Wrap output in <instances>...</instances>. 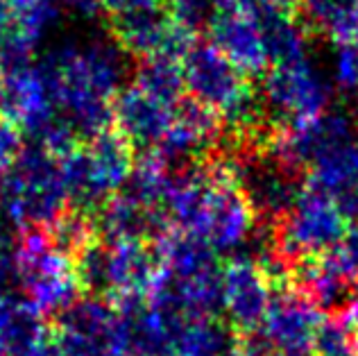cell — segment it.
Returning <instances> with one entry per match:
<instances>
[{"mask_svg":"<svg viewBox=\"0 0 358 356\" xmlns=\"http://www.w3.org/2000/svg\"><path fill=\"white\" fill-rule=\"evenodd\" d=\"M241 334L218 318L188 320L175 345V356H236Z\"/></svg>","mask_w":358,"mask_h":356,"instance_id":"14","label":"cell"},{"mask_svg":"<svg viewBox=\"0 0 358 356\" xmlns=\"http://www.w3.org/2000/svg\"><path fill=\"white\" fill-rule=\"evenodd\" d=\"M155 3H162V0H102V12L114 14V12H122V9L155 5Z\"/></svg>","mask_w":358,"mask_h":356,"instance_id":"22","label":"cell"},{"mask_svg":"<svg viewBox=\"0 0 358 356\" xmlns=\"http://www.w3.org/2000/svg\"><path fill=\"white\" fill-rule=\"evenodd\" d=\"M315 356H358V334L345 313L320 320L313 336Z\"/></svg>","mask_w":358,"mask_h":356,"instance_id":"18","label":"cell"},{"mask_svg":"<svg viewBox=\"0 0 358 356\" xmlns=\"http://www.w3.org/2000/svg\"><path fill=\"white\" fill-rule=\"evenodd\" d=\"M306 23L336 43L358 34V0H301Z\"/></svg>","mask_w":358,"mask_h":356,"instance_id":"16","label":"cell"},{"mask_svg":"<svg viewBox=\"0 0 358 356\" xmlns=\"http://www.w3.org/2000/svg\"><path fill=\"white\" fill-rule=\"evenodd\" d=\"M334 80L317 64L304 57L272 64L266 71L261 100L270 118L293 125L324 114L334 98Z\"/></svg>","mask_w":358,"mask_h":356,"instance_id":"3","label":"cell"},{"mask_svg":"<svg viewBox=\"0 0 358 356\" xmlns=\"http://www.w3.org/2000/svg\"><path fill=\"white\" fill-rule=\"evenodd\" d=\"M134 84L152 98L162 100L168 107H175L186 96L182 62L162 57V55H150V57L136 59Z\"/></svg>","mask_w":358,"mask_h":356,"instance_id":"15","label":"cell"},{"mask_svg":"<svg viewBox=\"0 0 358 356\" xmlns=\"http://www.w3.org/2000/svg\"><path fill=\"white\" fill-rule=\"evenodd\" d=\"M43 229L48 234L50 245L55 248V252H59V255L66 257L69 261L78 257L89 243L100 238L96 215L82 211V209H75L71 204L50 225H45Z\"/></svg>","mask_w":358,"mask_h":356,"instance_id":"17","label":"cell"},{"mask_svg":"<svg viewBox=\"0 0 358 356\" xmlns=\"http://www.w3.org/2000/svg\"><path fill=\"white\" fill-rule=\"evenodd\" d=\"M352 45H354V50H356V57H358V34L352 39Z\"/></svg>","mask_w":358,"mask_h":356,"instance_id":"25","label":"cell"},{"mask_svg":"<svg viewBox=\"0 0 358 356\" xmlns=\"http://www.w3.org/2000/svg\"><path fill=\"white\" fill-rule=\"evenodd\" d=\"M171 25L173 18L168 16L164 3L107 14V30L111 39L134 59L157 55Z\"/></svg>","mask_w":358,"mask_h":356,"instance_id":"10","label":"cell"},{"mask_svg":"<svg viewBox=\"0 0 358 356\" xmlns=\"http://www.w3.org/2000/svg\"><path fill=\"white\" fill-rule=\"evenodd\" d=\"M186 93L211 107L236 134H252L268 116L261 96L252 91L245 73L213 43L195 45L182 59Z\"/></svg>","mask_w":358,"mask_h":356,"instance_id":"1","label":"cell"},{"mask_svg":"<svg viewBox=\"0 0 358 356\" xmlns=\"http://www.w3.org/2000/svg\"><path fill=\"white\" fill-rule=\"evenodd\" d=\"M320 259H322L324 266L336 270L338 275L347 277L350 282H354L358 286V225L347 229L343 241L338 243L331 252H327V255H322Z\"/></svg>","mask_w":358,"mask_h":356,"instance_id":"20","label":"cell"},{"mask_svg":"<svg viewBox=\"0 0 358 356\" xmlns=\"http://www.w3.org/2000/svg\"><path fill=\"white\" fill-rule=\"evenodd\" d=\"M350 229V220L331 195L313 189H301L277 232V250L293 261L315 259L331 252Z\"/></svg>","mask_w":358,"mask_h":356,"instance_id":"2","label":"cell"},{"mask_svg":"<svg viewBox=\"0 0 358 356\" xmlns=\"http://www.w3.org/2000/svg\"><path fill=\"white\" fill-rule=\"evenodd\" d=\"M111 284L114 297L143 295L152 288L162 270L155 245L148 241H120L111 243ZM111 297V299H114Z\"/></svg>","mask_w":358,"mask_h":356,"instance_id":"11","label":"cell"},{"mask_svg":"<svg viewBox=\"0 0 358 356\" xmlns=\"http://www.w3.org/2000/svg\"><path fill=\"white\" fill-rule=\"evenodd\" d=\"M206 30L211 43L243 73H263L272 66L252 0H236L234 5L218 7Z\"/></svg>","mask_w":358,"mask_h":356,"instance_id":"5","label":"cell"},{"mask_svg":"<svg viewBox=\"0 0 358 356\" xmlns=\"http://www.w3.org/2000/svg\"><path fill=\"white\" fill-rule=\"evenodd\" d=\"M84 145L89 150L100 180L105 182L111 193H116L134 168L136 148L129 143V138L116 125L84 141Z\"/></svg>","mask_w":358,"mask_h":356,"instance_id":"13","label":"cell"},{"mask_svg":"<svg viewBox=\"0 0 358 356\" xmlns=\"http://www.w3.org/2000/svg\"><path fill=\"white\" fill-rule=\"evenodd\" d=\"M236 356H245V354H241V352H238V354H236Z\"/></svg>","mask_w":358,"mask_h":356,"instance_id":"27","label":"cell"},{"mask_svg":"<svg viewBox=\"0 0 358 356\" xmlns=\"http://www.w3.org/2000/svg\"><path fill=\"white\" fill-rule=\"evenodd\" d=\"M3 180H5V171L0 168V189H3Z\"/></svg>","mask_w":358,"mask_h":356,"instance_id":"26","label":"cell"},{"mask_svg":"<svg viewBox=\"0 0 358 356\" xmlns=\"http://www.w3.org/2000/svg\"><path fill=\"white\" fill-rule=\"evenodd\" d=\"M66 3L82 9L84 14H96L102 9V0H66Z\"/></svg>","mask_w":358,"mask_h":356,"instance_id":"23","label":"cell"},{"mask_svg":"<svg viewBox=\"0 0 358 356\" xmlns=\"http://www.w3.org/2000/svg\"><path fill=\"white\" fill-rule=\"evenodd\" d=\"M308 186L334 200L358 191V134L331 145L308 164Z\"/></svg>","mask_w":358,"mask_h":356,"instance_id":"12","label":"cell"},{"mask_svg":"<svg viewBox=\"0 0 358 356\" xmlns=\"http://www.w3.org/2000/svg\"><path fill=\"white\" fill-rule=\"evenodd\" d=\"M272 284L266 273L250 259H231L222 268L224 313L238 334L259 329L272 302Z\"/></svg>","mask_w":358,"mask_h":356,"instance_id":"8","label":"cell"},{"mask_svg":"<svg viewBox=\"0 0 358 356\" xmlns=\"http://www.w3.org/2000/svg\"><path fill=\"white\" fill-rule=\"evenodd\" d=\"M116 127L129 138V143L141 150H152L173 125V107L152 98L134 82L122 87L114 98Z\"/></svg>","mask_w":358,"mask_h":356,"instance_id":"9","label":"cell"},{"mask_svg":"<svg viewBox=\"0 0 358 356\" xmlns=\"http://www.w3.org/2000/svg\"><path fill=\"white\" fill-rule=\"evenodd\" d=\"M322 311L299 290L272 293V302L259 327L275 356H315L313 336Z\"/></svg>","mask_w":358,"mask_h":356,"instance_id":"6","label":"cell"},{"mask_svg":"<svg viewBox=\"0 0 358 356\" xmlns=\"http://www.w3.org/2000/svg\"><path fill=\"white\" fill-rule=\"evenodd\" d=\"M168 16L173 18V23L186 27L191 32H200L204 27H209L211 18L215 14L213 0H162Z\"/></svg>","mask_w":358,"mask_h":356,"instance_id":"19","label":"cell"},{"mask_svg":"<svg viewBox=\"0 0 358 356\" xmlns=\"http://www.w3.org/2000/svg\"><path fill=\"white\" fill-rule=\"evenodd\" d=\"M227 168L234 184L248 200L254 215L261 218H284L293 207L301 186L297 171L284 164L275 155H243L236 157Z\"/></svg>","mask_w":358,"mask_h":356,"instance_id":"4","label":"cell"},{"mask_svg":"<svg viewBox=\"0 0 358 356\" xmlns=\"http://www.w3.org/2000/svg\"><path fill=\"white\" fill-rule=\"evenodd\" d=\"M25 145L23 141V132L16 125L7 123V120L0 118V168L7 171L16 155L21 152V148Z\"/></svg>","mask_w":358,"mask_h":356,"instance_id":"21","label":"cell"},{"mask_svg":"<svg viewBox=\"0 0 358 356\" xmlns=\"http://www.w3.org/2000/svg\"><path fill=\"white\" fill-rule=\"evenodd\" d=\"M57 111L39 66L30 64L0 78V118L16 125L23 134L36 138Z\"/></svg>","mask_w":358,"mask_h":356,"instance_id":"7","label":"cell"},{"mask_svg":"<svg viewBox=\"0 0 358 356\" xmlns=\"http://www.w3.org/2000/svg\"><path fill=\"white\" fill-rule=\"evenodd\" d=\"M266 3H270V5H275V7H279V9H286V12H290L297 3H301V0H266Z\"/></svg>","mask_w":358,"mask_h":356,"instance_id":"24","label":"cell"}]
</instances>
